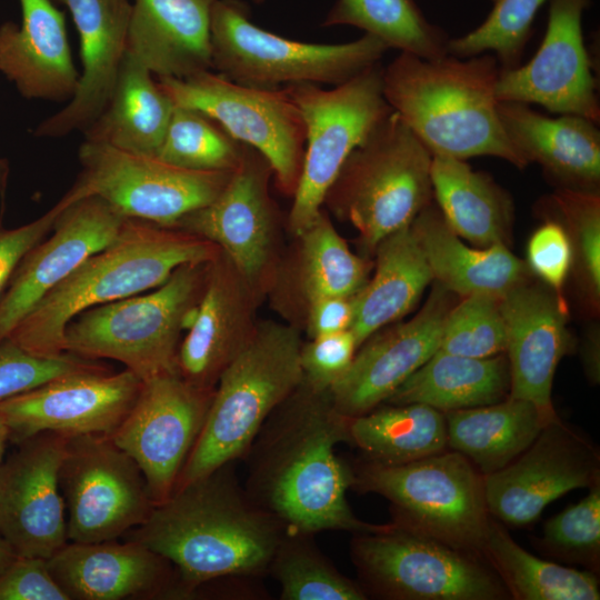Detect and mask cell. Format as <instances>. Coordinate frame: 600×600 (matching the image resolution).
I'll return each mask as SVG.
<instances>
[{
  "label": "cell",
  "instance_id": "1",
  "mask_svg": "<svg viewBox=\"0 0 600 600\" xmlns=\"http://www.w3.org/2000/svg\"><path fill=\"white\" fill-rule=\"evenodd\" d=\"M349 419L337 411L329 391L302 381L271 413L248 450L244 489L286 530L356 534L384 527L357 518L347 501L352 469L334 448L349 442Z\"/></svg>",
  "mask_w": 600,
  "mask_h": 600
},
{
  "label": "cell",
  "instance_id": "2",
  "mask_svg": "<svg viewBox=\"0 0 600 600\" xmlns=\"http://www.w3.org/2000/svg\"><path fill=\"white\" fill-rule=\"evenodd\" d=\"M231 464L176 488L137 527L132 540L176 567L182 593L269 572L286 531L240 487Z\"/></svg>",
  "mask_w": 600,
  "mask_h": 600
},
{
  "label": "cell",
  "instance_id": "3",
  "mask_svg": "<svg viewBox=\"0 0 600 600\" xmlns=\"http://www.w3.org/2000/svg\"><path fill=\"white\" fill-rule=\"evenodd\" d=\"M499 73L492 53L423 59L401 52L383 68V94L432 157L491 156L523 169L529 163L498 114Z\"/></svg>",
  "mask_w": 600,
  "mask_h": 600
},
{
  "label": "cell",
  "instance_id": "4",
  "mask_svg": "<svg viewBox=\"0 0 600 600\" xmlns=\"http://www.w3.org/2000/svg\"><path fill=\"white\" fill-rule=\"evenodd\" d=\"M220 253L210 241L178 228L126 219L118 237L48 292L7 339L23 350L57 357L63 332L80 312L159 287L182 264Z\"/></svg>",
  "mask_w": 600,
  "mask_h": 600
},
{
  "label": "cell",
  "instance_id": "5",
  "mask_svg": "<svg viewBox=\"0 0 600 600\" xmlns=\"http://www.w3.org/2000/svg\"><path fill=\"white\" fill-rule=\"evenodd\" d=\"M299 330L274 321L253 336L221 373L177 487L246 457L271 413L302 383Z\"/></svg>",
  "mask_w": 600,
  "mask_h": 600
},
{
  "label": "cell",
  "instance_id": "6",
  "mask_svg": "<svg viewBox=\"0 0 600 600\" xmlns=\"http://www.w3.org/2000/svg\"><path fill=\"white\" fill-rule=\"evenodd\" d=\"M209 263L182 264L157 288L80 312L64 329V352L119 361L141 381L178 372L181 334L202 293Z\"/></svg>",
  "mask_w": 600,
  "mask_h": 600
},
{
  "label": "cell",
  "instance_id": "7",
  "mask_svg": "<svg viewBox=\"0 0 600 600\" xmlns=\"http://www.w3.org/2000/svg\"><path fill=\"white\" fill-rule=\"evenodd\" d=\"M432 156L392 112L348 156L323 204L359 232L363 247L409 226L432 203Z\"/></svg>",
  "mask_w": 600,
  "mask_h": 600
},
{
  "label": "cell",
  "instance_id": "8",
  "mask_svg": "<svg viewBox=\"0 0 600 600\" xmlns=\"http://www.w3.org/2000/svg\"><path fill=\"white\" fill-rule=\"evenodd\" d=\"M351 469V489L386 498L393 523L483 558L492 517L483 476L464 456L444 450L406 464L366 460Z\"/></svg>",
  "mask_w": 600,
  "mask_h": 600
},
{
  "label": "cell",
  "instance_id": "9",
  "mask_svg": "<svg viewBox=\"0 0 600 600\" xmlns=\"http://www.w3.org/2000/svg\"><path fill=\"white\" fill-rule=\"evenodd\" d=\"M212 68L243 86L278 89L298 82L338 86L380 62L389 49L364 33L340 44L301 42L252 23L242 0H217L210 20Z\"/></svg>",
  "mask_w": 600,
  "mask_h": 600
},
{
  "label": "cell",
  "instance_id": "10",
  "mask_svg": "<svg viewBox=\"0 0 600 600\" xmlns=\"http://www.w3.org/2000/svg\"><path fill=\"white\" fill-rule=\"evenodd\" d=\"M350 553L367 596L389 600L511 598L482 557L393 522L353 534Z\"/></svg>",
  "mask_w": 600,
  "mask_h": 600
},
{
  "label": "cell",
  "instance_id": "11",
  "mask_svg": "<svg viewBox=\"0 0 600 600\" xmlns=\"http://www.w3.org/2000/svg\"><path fill=\"white\" fill-rule=\"evenodd\" d=\"M382 76L378 62L332 89L310 82L283 87L306 127L304 154L288 219L296 236L322 210L327 191L348 156L392 112Z\"/></svg>",
  "mask_w": 600,
  "mask_h": 600
},
{
  "label": "cell",
  "instance_id": "12",
  "mask_svg": "<svg viewBox=\"0 0 600 600\" xmlns=\"http://www.w3.org/2000/svg\"><path fill=\"white\" fill-rule=\"evenodd\" d=\"M78 158L81 171L69 189L78 200L96 196L127 219L170 228L216 199L232 172L188 170L87 140Z\"/></svg>",
  "mask_w": 600,
  "mask_h": 600
},
{
  "label": "cell",
  "instance_id": "13",
  "mask_svg": "<svg viewBox=\"0 0 600 600\" xmlns=\"http://www.w3.org/2000/svg\"><path fill=\"white\" fill-rule=\"evenodd\" d=\"M156 79L174 106L204 112L236 140L259 151L280 190L293 196L304 154L306 127L283 88L243 86L211 70L183 79Z\"/></svg>",
  "mask_w": 600,
  "mask_h": 600
},
{
  "label": "cell",
  "instance_id": "14",
  "mask_svg": "<svg viewBox=\"0 0 600 600\" xmlns=\"http://www.w3.org/2000/svg\"><path fill=\"white\" fill-rule=\"evenodd\" d=\"M60 489L72 542L116 540L154 507L138 464L107 434L68 438Z\"/></svg>",
  "mask_w": 600,
  "mask_h": 600
},
{
  "label": "cell",
  "instance_id": "15",
  "mask_svg": "<svg viewBox=\"0 0 600 600\" xmlns=\"http://www.w3.org/2000/svg\"><path fill=\"white\" fill-rule=\"evenodd\" d=\"M213 390L198 388L178 372L142 381L131 409L110 434L138 464L154 506L174 491Z\"/></svg>",
  "mask_w": 600,
  "mask_h": 600
},
{
  "label": "cell",
  "instance_id": "16",
  "mask_svg": "<svg viewBox=\"0 0 600 600\" xmlns=\"http://www.w3.org/2000/svg\"><path fill=\"white\" fill-rule=\"evenodd\" d=\"M598 483V449L558 416L513 461L483 476L490 516L516 527L533 522L550 502L564 493Z\"/></svg>",
  "mask_w": 600,
  "mask_h": 600
},
{
  "label": "cell",
  "instance_id": "17",
  "mask_svg": "<svg viewBox=\"0 0 600 600\" xmlns=\"http://www.w3.org/2000/svg\"><path fill=\"white\" fill-rule=\"evenodd\" d=\"M271 173L268 160L244 144L241 161L222 191L174 227L217 246L258 292L264 291L273 276L276 208L268 190Z\"/></svg>",
  "mask_w": 600,
  "mask_h": 600
},
{
  "label": "cell",
  "instance_id": "18",
  "mask_svg": "<svg viewBox=\"0 0 600 600\" xmlns=\"http://www.w3.org/2000/svg\"><path fill=\"white\" fill-rule=\"evenodd\" d=\"M142 381L103 368L69 373L0 401V419L14 444L44 432L110 436L134 403Z\"/></svg>",
  "mask_w": 600,
  "mask_h": 600
},
{
  "label": "cell",
  "instance_id": "19",
  "mask_svg": "<svg viewBox=\"0 0 600 600\" xmlns=\"http://www.w3.org/2000/svg\"><path fill=\"white\" fill-rule=\"evenodd\" d=\"M591 0H549L543 40L523 66L502 70L499 102L538 104L558 114L600 120L597 81L582 34V13Z\"/></svg>",
  "mask_w": 600,
  "mask_h": 600
},
{
  "label": "cell",
  "instance_id": "20",
  "mask_svg": "<svg viewBox=\"0 0 600 600\" xmlns=\"http://www.w3.org/2000/svg\"><path fill=\"white\" fill-rule=\"evenodd\" d=\"M67 444L68 437L39 433L0 464V533L18 556L49 559L69 541L60 489Z\"/></svg>",
  "mask_w": 600,
  "mask_h": 600
},
{
  "label": "cell",
  "instance_id": "21",
  "mask_svg": "<svg viewBox=\"0 0 600 600\" xmlns=\"http://www.w3.org/2000/svg\"><path fill=\"white\" fill-rule=\"evenodd\" d=\"M127 218L96 196L70 202L51 234L22 258L0 299V342L82 262L110 244Z\"/></svg>",
  "mask_w": 600,
  "mask_h": 600
},
{
  "label": "cell",
  "instance_id": "22",
  "mask_svg": "<svg viewBox=\"0 0 600 600\" xmlns=\"http://www.w3.org/2000/svg\"><path fill=\"white\" fill-rule=\"evenodd\" d=\"M450 294L436 282L412 319L376 332L358 348L349 369L329 389L338 412L354 418L380 406L438 351Z\"/></svg>",
  "mask_w": 600,
  "mask_h": 600
},
{
  "label": "cell",
  "instance_id": "23",
  "mask_svg": "<svg viewBox=\"0 0 600 600\" xmlns=\"http://www.w3.org/2000/svg\"><path fill=\"white\" fill-rule=\"evenodd\" d=\"M259 293L220 253L209 263L202 293L181 340L177 368L189 383L213 390L254 333Z\"/></svg>",
  "mask_w": 600,
  "mask_h": 600
},
{
  "label": "cell",
  "instance_id": "24",
  "mask_svg": "<svg viewBox=\"0 0 600 600\" xmlns=\"http://www.w3.org/2000/svg\"><path fill=\"white\" fill-rule=\"evenodd\" d=\"M499 306L506 328L509 397L556 416L553 377L570 347L564 299L544 283L528 279L501 297Z\"/></svg>",
  "mask_w": 600,
  "mask_h": 600
},
{
  "label": "cell",
  "instance_id": "25",
  "mask_svg": "<svg viewBox=\"0 0 600 600\" xmlns=\"http://www.w3.org/2000/svg\"><path fill=\"white\" fill-rule=\"evenodd\" d=\"M69 9L80 37L82 73L67 106L34 130L39 138L84 131L101 113L126 54L132 3L129 0H51Z\"/></svg>",
  "mask_w": 600,
  "mask_h": 600
},
{
  "label": "cell",
  "instance_id": "26",
  "mask_svg": "<svg viewBox=\"0 0 600 600\" xmlns=\"http://www.w3.org/2000/svg\"><path fill=\"white\" fill-rule=\"evenodd\" d=\"M22 23L0 26V71L29 99L70 100L78 87L63 13L51 0H19Z\"/></svg>",
  "mask_w": 600,
  "mask_h": 600
},
{
  "label": "cell",
  "instance_id": "27",
  "mask_svg": "<svg viewBox=\"0 0 600 600\" xmlns=\"http://www.w3.org/2000/svg\"><path fill=\"white\" fill-rule=\"evenodd\" d=\"M498 114L513 148L538 163L558 188L599 192L600 131L574 114L552 118L520 102H499Z\"/></svg>",
  "mask_w": 600,
  "mask_h": 600
},
{
  "label": "cell",
  "instance_id": "28",
  "mask_svg": "<svg viewBox=\"0 0 600 600\" xmlns=\"http://www.w3.org/2000/svg\"><path fill=\"white\" fill-rule=\"evenodd\" d=\"M217 0H134L126 54L156 77L211 70L210 20Z\"/></svg>",
  "mask_w": 600,
  "mask_h": 600
},
{
  "label": "cell",
  "instance_id": "29",
  "mask_svg": "<svg viewBox=\"0 0 600 600\" xmlns=\"http://www.w3.org/2000/svg\"><path fill=\"white\" fill-rule=\"evenodd\" d=\"M48 568L69 600H120L168 586L166 559L139 541L67 542Z\"/></svg>",
  "mask_w": 600,
  "mask_h": 600
},
{
  "label": "cell",
  "instance_id": "30",
  "mask_svg": "<svg viewBox=\"0 0 600 600\" xmlns=\"http://www.w3.org/2000/svg\"><path fill=\"white\" fill-rule=\"evenodd\" d=\"M432 278L451 293H482L498 299L528 280L531 271L504 242L489 247L464 244L430 203L410 223Z\"/></svg>",
  "mask_w": 600,
  "mask_h": 600
},
{
  "label": "cell",
  "instance_id": "31",
  "mask_svg": "<svg viewBox=\"0 0 600 600\" xmlns=\"http://www.w3.org/2000/svg\"><path fill=\"white\" fill-rule=\"evenodd\" d=\"M374 252V274L353 297L350 330L358 348L381 328L404 317L433 280L410 224L382 239Z\"/></svg>",
  "mask_w": 600,
  "mask_h": 600
},
{
  "label": "cell",
  "instance_id": "32",
  "mask_svg": "<svg viewBox=\"0 0 600 600\" xmlns=\"http://www.w3.org/2000/svg\"><path fill=\"white\" fill-rule=\"evenodd\" d=\"M173 109L153 74L124 54L110 98L83 131L84 140L156 157Z\"/></svg>",
  "mask_w": 600,
  "mask_h": 600
},
{
  "label": "cell",
  "instance_id": "33",
  "mask_svg": "<svg viewBox=\"0 0 600 600\" xmlns=\"http://www.w3.org/2000/svg\"><path fill=\"white\" fill-rule=\"evenodd\" d=\"M448 447L482 474L493 473L522 453L553 418L532 402L507 397L487 406L444 412Z\"/></svg>",
  "mask_w": 600,
  "mask_h": 600
},
{
  "label": "cell",
  "instance_id": "34",
  "mask_svg": "<svg viewBox=\"0 0 600 600\" xmlns=\"http://www.w3.org/2000/svg\"><path fill=\"white\" fill-rule=\"evenodd\" d=\"M510 390L507 357L469 358L436 351L384 401L422 403L441 412L492 404Z\"/></svg>",
  "mask_w": 600,
  "mask_h": 600
},
{
  "label": "cell",
  "instance_id": "35",
  "mask_svg": "<svg viewBox=\"0 0 600 600\" xmlns=\"http://www.w3.org/2000/svg\"><path fill=\"white\" fill-rule=\"evenodd\" d=\"M431 183L437 206L457 236L477 247L504 242L513 204L489 174L466 160L433 156Z\"/></svg>",
  "mask_w": 600,
  "mask_h": 600
},
{
  "label": "cell",
  "instance_id": "36",
  "mask_svg": "<svg viewBox=\"0 0 600 600\" xmlns=\"http://www.w3.org/2000/svg\"><path fill=\"white\" fill-rule=\"evenodd\" d=\"M349 443L366 460L399 466L442 452L448 447L444 413L422 403L378 406L349 419Z\"/></svg>",
  "mask_w": 600,
  "mask_h": 600
},
{
  "label": "cell",
  "instance_id": "37",
  "mask_svg": "<svg viewBox=\"0 0 600 600\" xmlns=\"http://www.w3.org/2000/svg\"><path fill=\"white\" fill-rule=\"evenodd\" d=\"M482 556L518 600H598L596 572L542 560L521 548L491 519Z\"/></svg>",
  "mask_w": 600,
  "mask_h": 600
},
{
  "label": "cell",
  "instance_id": "38",
  "mask_svg": "<svg viewBox=\"0 0 600 600\" xmlns=\"http://www.w3.org/2000/svg\"><path fill=\"white\" fill-rule=\"evenodd\" d=\"M339 24L360 28L389 49L423 59L448 54L447 33L426 19L414 0H337L322 26Z\"/></svg>",
  "mask_w": 600,
  "mask_h": 600
},
{
  "label": "cell",
  "instance_id": "39",
  "mask_svg": "<svg viewBox=\"0 0 600 600\" xmlns=\"http://www.w3.org/2000/svg\"><path fill=\"white\" fill-rule=\"evenodd\" d=\"M297 237L298 286L306 306L321 298L353 297L366 284L369 262L350 250L323 210Z\"/></svg>",
  "mask_w": 600,
  "mask_h": 600
},
{
  "label": "cell",
  "instance_id": "40",
  "mask_svg": "<svg viewBox=\"0 0 600 600\" xmlns=\"http://www.w3.org/2000/svg\"><path fill=\"white\" fill-rule=\"evenodd\" d=\"M286 530L269 567L282 600H364L360 583L343 576L312 541Z\"/></svg>",
  "mask_w": 600,
  "mask_h": 600
},
{
  "label": "cell",
  "instance_id": "41",
  "mask_svg": "<svg viewBox=\"0 0 600 600\" xmlns=\"http://www.w3.org/2000/svg\"><path fill=\"white\" fill-rule=\"evenodd\" d=\"M243 143L204 112L174 106L156 157L194 171H233L240 163Z\"/></svg>",
  "mask_w": 600,
  "mask_h": 600
},
{
  "label": "cell",
  "instance_id": "42",
  "mask_svg": "<svg viewBox=\"0 0 600 600\" xmlns=\"http://www.w3.org/2000/svg\"><path fill=\"white\" fill-rule=\"evenodd\" d=\"M547 0H497L486 20L467 34L449 39L448 53L469 58L492 52L500 69L520 66L532 23Z\"/></svg>",
  "mask_w": 600,
  "mask_h": 600
},
{
  "label": "cell",
  "instance_id": "43",
  "mask_svg": "<svg viewBox=\"0 0 600 600\" xmlns=\"http://www.w3.org/2000/svg\"><path fill=\"white\" fill-rule=\"evenodd\" d=\"M541 208L566 229L573 249L579 278L593 307L600 297L599 192L558 188Z\"/></svg>",
  "mask_w": 600,
  "mask_h": 600
},
{
  "label": "cell",
  "instance_id": "44",
  "mask_svg": "<svg viewBox=\"0 0 600 600\" xmlns=\"http://www.w3.org/2000/svg\"><path fill=\"white\" fill-rule=\"evenodd\" d=\"M439 350L469 358L506 351V328L499 299L482 293L463 297L444 318Z\"/></svg>",
  "mask_w": 600,
  "mask_h": 600
},
{
  "label": "cell",
  "instance_id": "45",
  "mask_svg": "<svg viewBox=\"0 0 600 600\" xmlns=\"http://www.w3.org/2000/svg\"><path fill=\"white\" fill-rule=\"evenodd\" d=\"M578 503L549 519L540 544L551 557L598 571L600 562V483Z\"/></svg>",
  "mask_w": 600,
  "mask_h": 600
},
{
  "label": "cell",
  "instance_id": "46",
  "mask_svg": "<svg viewBox=\"0 0 600 600\" xmlns=\"http://www.w3.org/2000/svg\"><path fill=\"white\" fill-rule=\"evenodd\" d=\"M101 368L71 353L57 357L32 354L4 339L0 342V401L69 373Z\"/></svg>",
  "mask_w": 600,
  "mask_h": 600
},
{
  "label": "cell",
  "instance_id": "47",
  "mask_svg": "<svg viewBox=\"0 0 600 600\" xmlns=\"http://www.w3.org/2000/svg\"><path fill=\"white\" fill-rule=\"evenodd\" d=\"M358 350L350 329L324 334L302 343L300 362L303 382L318 391H329L349 369Z\"/></svg>",
  "mask_w": 600,
  "mask_h": 600
},
{
  "label": "cell",
  "instance_id": "48",
  "mask_svg": "<svg viewBox=\"0 0 600 600\" xmlns=\"http://www.w3.org/2000/svg\"><path fill=\"white\" fill-rule=\"evenodd\" d=\"M527 264L559 297L573 266V249L563 226L548 219L531 236L527 248Z\"/></svg>",
  "mask_w": 600,
  "mask_h": 600
},
{
  "label": "cell",
  "instance_id": "49",
  "mask_svg": "<svg viewBox=\"0 0 600 600\" xmlns=\"http://www.w3.org/2000/svg\"><path fill=\"white\" fill-rule=\"evenodd\" d=\"M0 600H69L52 577L48 561L18 556L0 576Z\"/></svg>",
  "mask_w": 600,
  "mask_h": 600
},
{
  "label": "cell",
  "instance_id": "50",
  "mask_svg": "<svg viewBox=\"0 0 600 600\" xmlns=\"http://www.w3.org/2000/svg\"><path fill=\"white\" fill-rule=\"evenodd\" d=\"M72 201L70 192L36 220L17 228L0 227V299L22 258L47 237L60 212Z\"/></svg>",
  "mask_w": 600,
  "mask_h": 600
},
{
  "label": "cell",
  "instance_id": "51",
  "mask_svg": "<svg viewBox=\"0 0 600 600\" xmlns=\"http://www.w3.org/2000/svg\"><path fill=\"white\" fill-rule=\"evenodd\" d=\"M353 297H328L307 304L308 337L312 339L350 329L354 310Z\"/></svg>",
  "mask_w": 600,
  "mask_h": 600
},
{
  "label": "cell",
  "instance_id": "52",
  "mask_svg": "<svg viewBox=\"0 0 600 600\" xmlns=\"http://www.w3.org/2000/svg\"><path fill=\"white\" fill-rule=\"evenodd\" d=\"M18 557L13 551L11 546L0 533V576L6 571V569L12 563V561Z\"/></svg>",
  "mask_w": 600,
  "mask_h": 600
},
{
  "label": "cell",
  "instance_id": "53",
  "mask_svg": "<svg viewBox=\"0 0 600 600\" xmlns=\"http://www.w3.org/2000/svg\"><path fill=\"white\" fill-rule=\"evenodd\" d=\"M9 166L6 159L0 158V192L3 191L8 178Z\"/></svg>",
  "mask_w": 600,
  "mask_h": 600
},
{
  "label": "cell",
  "instance_id": "54",
  "mask_svg": "<svg viewBox=\"0 0 600 600\" xmlns=\"http://www.w3.org/2000/svg\"><path fill=\"white\" fill-rule=\"evenodd\" d=\"M7 441H9V430L4 422L0 419V460Z\"/></svg>",
  "mask_w": 600,
  "mask_h": 600
},
{
  "label": "cell",
  "instance_id": "55",
  "mask_svg": "<svg viewBox=\"0 0 600 600\" xmlns=\"http://www.w3.org/2000/svg\"><path fill=\"white\" fill-rule=\"evenodd\" d=\"M252 1H253L254 3L260 4V3H262L264 0H252Z\"/></svg>",
  "mask_w": 600,
  "mask_h": 600
},
{
  "label": "cell",
  "instance_id": "56",
  "mask_svg": "<svg viewBox=\"0 0 600 600\" xmlns=\"http://www.w3.org/2000/svg\"><path fill=\"white\" fill-rule=\"evenodd\" d=\"M492 2L497 1V0H491Z\"/></svg>",
  "mask_w": 600,
  "mask_h": 600
}]
</instances>
